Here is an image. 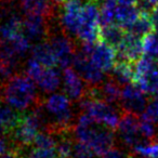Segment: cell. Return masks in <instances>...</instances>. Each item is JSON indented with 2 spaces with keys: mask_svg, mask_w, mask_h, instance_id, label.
I'll return each mask as SVG.
<instances>
[{
  "mask_svg": "<svg viewBox=\"0 0 158 158\" xmlns=\"http://www.w3.org/2000/svg\"><path fill=\"white\" fill-rule=\"evenodd\" d=\"M3 98L6 103L14 110H26L37 100L36 84L27 75H14L6 82Z\"/></svg>",
  "mask_w": 158,
  "mask_h": 158,
  "instance_id": "obj_2",
  "label": "cell"
},
{
  "mask_svg": "<svg viewBox=\"0 0 158 158\" xmlns=\"http://www.w3.org/2000/svg\"><path fill=\"white\" fill-rule=\"evenodd\" d=\"M19 60L16 55L0 47V77L8 80L14 76Z\"/></svg>",
  "mask_w": 158,
  "mask_h": 158,
  "instance_id": "obj_21",
  "label": "cell"
},
{
  "mask_svg": "<svg viewBox=\"0 0 158 158\" xmlns=\"http://www.w3.org/2000/svg\"><path fill=\"white\" fill-rule=\"evenodd\" d=\"M156 142H157V143H158V138H157V141H156Z\"/></svg>",
  "mask_w": 158,
  "mask_h": 158,
  "instance_id": "obj_36",
  "label": "cell"
},
{
  "mask_svg": "<svg viewBox=\"0 0 158 158\" xmlns=\"http://www.w3.org/2000/svg\"><path fill=\"white\" fill-rule=\"evenodd\" d=\"M117 133H118L120 140L123 142V144L130 147L132 151L139 145L149 142V141L145 140L141 134L139 116L128 114V113H125L121 116L118 127H117Z\"/></svg>",
  "mask_w": 158,
  "mask_h": 158,
  "instance_id": "obj_8",
  "label": "cell"
},
{
  "mask_svg": "<svg viewBox=\"0 0 158 158\" xmlns=\"http://www.w3.org/2000/svg\"><path fill=\"white\" fill-rule=\"evenodd\" d=\"M136 6L142 13L152 14V12L158 7V0H139Z\"/></svg>",
  "mask_w": 158,
  "mask_h": 158,
  "instance_id": "obj_31",
  "label": "cell"
},
{
  "mask_svg": "<svg viewBox=\"0 0 158 158\" xmlns=\"http://www.w3.org/2000/svg\"><path fill=\"white\" fill-rule=\"evenodd\" d=\"M116 52L118 60L135 63L143 55V39L126 33Z\"/></svg>",
  "mask_w": 158,
  "mask_h": 158,
  "instance_id": "obj_12",
  "label": "cell"
},
{
  "mask_svg": "<svg viewBox=\"0 0 158 158\" xmlns=\"http://www.w3.org/2000/svg\"><path fill=\"white\" fill-rule=\"evenodd\" d=\"M31 59L47 67H56L54 53L49 41H40L31 50Z\"/></svg>",
  "mask_w": 158,
  "mask_h": 158,
  "instance_id": "obj_15",
  "label": "cell"
},
{
  "mask_svg": "<svg viewBox=\"0 0 158 158\" xmlns=\"http://www.w3.org/2000/svg\"><path fill=\"white\" fill-rule=\"evenodd\" d=\"M141 117L153 123L155 126H158V97H153L148 100L146 108Z\"/></svg>",
  "mask_w": 158,
  "mask_h": 158,
  "instance_id": "obj_27",
  "label": "cell"
},
{
  "mask_svg": "<svg viewBox=\"0 0 158 158\" xmlns=\"http://www.w3.org/2000/svg\"><path fill=\"white\" fill-rule=\"evenodd\" d=\"M141 13L142 12L136 5L120 3L116 1L114 7V23L125 29L131 23H133Z\"/></svg>",
  "mask_w": 158,
  "mask_h": 158,
  "instance_id": "obj_14",
  "label": "cell"
},
{
  "mask_svg": "<svg viewBox=\"0 0 158 158\" xmlns=\"http://www.w3.org/2000/svg\"><path fill=\"white\" fill-rule=\"evenodd\" d=\"M21 9L25 15H38L47 18L51 14L50 0H21Z\"/></svg>",
  "mask_w": 158,
  "mask_h": 158,
  "instance_id": "obj_18",
  "label": "cell"
},
{
  "mask_svg": "<svg viewBox=\"0 0 158 158\" xmlns=\"http://www.w3.org/2000/svg\"><path fill=\"white\" fill-rule=\"evenodd\" d=\"M73 66H74V69L86 81V84L95 87L104 81L105 73L93 63L92 60L82 49L75 53Z\"/></svg>",
  "mask_w": 158,
  "mask_h": 158,
  "instance_id": "obj_9",
  "label": "cell"
},
{
  "mask_svg": "<svg viewBox=\"0 0 158 158\" xmlns=\"http://www.w3.org/2000/svg\"><path fill=\"white\" fill-rule=\"evenodd\" d=\"M26 74L46 93L54 92L62 84V76L57 67H47L29 57L26 66Z\"/></svg>",
  "mask_w": 158,
  "mask_h": 158,
  "instance_id": "obj_5",
  "label": "cell"
},
{
  "mask_svg": "<svg viewBox=\"0 0 158 158\" xmlns=\"http://www.w3.org/2000/svg\"><path fill=\"white\" fill-rule=\"evenodd\" d=\"M140 131L142 136L146 141L153 142L156 139V134H157L156 126L151 121L142 118V117H140Z\"/></svg>",
  "mask_w": 158,
  "mask_h": 158,
  "instance_id": "obj_28",
  "label": "cell"
},
{
  "mask_svg": "<svg viewBox=\"0 0 158 158\" xmlns=\"http://www.w3.org/2000/svg\"><path fill=\"white\" fill-rule=\"evenodd\" d=\"M47 18L38 15H25L23 19V31L31 42H40L47 35Z\"/></svg>",
  "mask_w": 158,
  "mask_h": 158,
  "instance_id": "obj_13",
  "label": "cell"
},
{
  "mask_svg": "<svg viewBox=\"0 0 158 158\" xmlns=\"http://www.w3.org/2000/svg\"><path fill=\"white\" fill-rule=\"evenodd\" d=\"M132 158H134V157H132Z\"/></svg>",
  "mask_w": 158,
  "mask_h": 158,
  "instance_id": "obj_38",
  "label": "cell"
},
{
  "mask_svg": "<svg viewBox=\"0 0 158 158\" xmlns=\"http://www.w3.org/2000/svg\"><path fill=\"white\" fill-rule=\"evenodd\" d=\"M155 158H158V157H155Z\"/></svg>",
  "mask_w": 158,
  "mask_h": 158,
  "instance_id": "obj_37",
  "label": "cell"
},
{
  "mask_svg": "<svg viewBox=\"0 0 158 158\" xmlns=\"http://www.w3.org/2000/svg\"><path fill=\"white\" fill-rule=\"evenodd\" d=\"M81 49L104 73L112 72L118 60L116 50L101 39L92 44H82Z\"/></svg>",
  "mask_w": 158,
  "mask_h": 158,
  "instance_id": "obj_6",
  "label": "cell"
},
{
  "mask_svg": "<svg viewBox=\"0 0 158 158\" xmlns=\"http://www.w3.org/2000/svg\"><path fill=\"white\" fill-rule=\"evenodd\" d=\"M119 103L123 113L140 116L144 113L148 103V99L146 97V93L135 82H131L126 85L121 89V97Z\"/></svg>",
  "mask_w": 158,
  "mask_h": 158,
  "instance_id": "obj_7",
  "label": "cell"
},
{
  "mask_svg": "<svg viewBox=\"0 0 158 158\" xmlns=\"http://www.w3.org/2000/svg\"><path fill=\"white\" fill-rule=\"evenodd\" d=\"M125 31L134 36V37L143 39L145 36H147L149 33L154 31V25L151 14L141 13L140 16L133 23H131L129 26L126 27Z\"/></svg>",
  "mask_w": 158,
  "mask_h": 158,
  "instance_id": "obj_16",
  "label": "cell"
},
{
  "mask_svg": "<svg viewBox=\"0 0 158 158\" xmlns=\"http://www.w3.org/2000/svg\"><path fill=\"white\" fill-rule=\"evenodd\" d=\"M57 153L55 148H34L28 158H56Z\"/></svg>",
  "mask_w": 158,
  "mask_h": 158,
  "instance_id": "obj_29",
  "label": "cell"
},
{
  "mask_svg": "<svg viewBox=\"0 0 158 158\" xmlns=\"http://www.w3.org/2000/svg\"><path fill=\"white\" fill-rule=\"evenodd\" d=\"M97 1H98V0H97Z\"/></svg>",
  "mask_w": 158,
  "mask_h": 158,
  "instance_id": "obj_39",
  "label": "cell"
},
{
  "mask_svg": "<svg viewBox=\"0 0 158 158\" xmlns=\"http://www.w3.org/2000/svg\"><path fill=\"white\" fill-rule=\"evenodd\" d=\"M33 145L36 148H55L56 136L48 130H41L36 135Z\"/></svg>",
  "mask_w": 158,
  "mask_h": 158,
  "instance_id": "obj_24",
  "label": "cell"
},
{
  "mask_svg": "<svg viewBox=\"0 0 158 158\" xmlns=\"http://www.w3.org/2000/svg\"><path fill=\"white\" fill-rule=\"evenodd\" d=\"M80 108L82 110V113L90 115L98 123L107 126L114 130L117 129L123 116L120 115L118 108L114 106V104L108 103L104 100L92 99L89 97H85L82 100H80Z\"/></svg>",
  "mask_w": 158,
  "mask_h": 158,
  "instance_id": "obj_3",
  "label": "cell"
},
{
  "mask_svg": "<svg viewBox=\"0 0 158 158\" xmlns=\"http://www.w3.org/2000/svg\"><path fill=\"white\" fill-rule=\"evenodd\" d=\"M56 158H69V157H61V156H57Z\"/></svg>",
  "mask_w": 158,
  "mask_h": 158,
  "instance_id": "obj_35",
  "label": "cell"
},
{
  "mask_svg": "<svg viewBox=\"0 0 158 158\" xmlns=\"http://www.w3.org/2000/svg\"><path fill=\"white\" fill-rule=\"evenodd\" d=\"M119 86L120 84H118L114 78L103 81L101 87H98L100 100H104L112 104L119 103L121 97V89Z\"/></svg>",
  "mask_w": 158,
  "mask_h": 158,
  "instance_id": "obj_20",
  "label": "cell"
},
{
  "mask_svg": "<svg viewBox=\"0 0 158 158\" xmlns=\"http://www.w3.org/2000/svg\"><path fill=\"white\" fill-rule=\"evenodd\" d=\"M95 156H97V154L90 145L80 142V141H77L74 143L70 158H94Z\"/></svg>",
  "mask_w": 158,
  "mask_h": 158,
  "instance_id": "obj_25",
  "label": "cell"
},
{
  "mask_svg": "<svg viewBox=\"0 0 158 158\" xmlns=\"http://www.w3.org/2000/svg\"><path fill=\"white\" fill-rule=\"evenodd\" d=\"M86 81L75 69L67 67L62 74L63 91L70 101H80L85 98L88 89L85 86Z\"/></svg>",
  "mask_w": 158,
  "mask_h": 158,
  "instance_id": "obj_11",
  "label": "cell"
},
{
  "mask_svg": "<svg viewBox=\"0 0 158 158\" xmlns=\"http://www.w3.org/2000/svg\"><path fill=\"white\" fill-rule=\"evenodd\" d=\"M117 2L120 3H130V5H136L139 0H116Z\"/></svg>",
  "mask_w": 158,
  "mask_h": 158,
  "instance_id": "obj_33",
  "label": "cell"
},
{
  "mask_svg": "<svg viewBox=\"0 0 158 158\" xmlns=\"http://www.w3.org/2000/svg\"><path fill=\"white\" fill-rule=\"evenodd\" d=\"M126 35L125 29L121 26L116 24L106 25V26H101V31H100V39L103 40L107 44L116 50L120 42L123 41V37Z\"/></svg>",
  "mask_w": 158,
  "mask_h": 158,
  "instance_id": "obj_19",
  "label": "cell"
},
{
  "mask_svg": "<svg viewBox=\"0 0 158 158\" xmlns=\"http://www.w3.org/2000/svg\"><path fill=\"white\" fill-rule=\"evenodd\" d=\"M100 156H101L100 158H132L133 157L132 154H128L123 149L118 148V147H115V146Z\"/></svg>",
  "mask_w": 158,
  "mask_h": 158,
  "instance_id": "obj_30",
  "label": "cell"
},
{
  "mask_svg": "<svg viewBox=\"0 0 158 158\" xmlns=\"http://www.w3.org/2000/svg\"><path fill=\"white\" fill-rule=\"evenodd\" d=\"M133 152L141 158H155L158 157V143L147 142L136 146Z\"/></svg>",
  "mask_w": 158,
  "mask_h": 158,
  "instance_id": "obj_26",
  "label": "cell"
},
{
  "mask_svg": "<svg viewBox=\"0 0 158 158\" xmlns=\"http://www.w3.org/2000/svg\"><path fill=\"white\" fill-rule=\"evenodd\" d=\"M52 1H54V2H66L67 0H52Z\"/></svg>",
  "mask_w": 158,
  "mask_h": 158,
  "instance_id": "obj_34",
  "label": "cell"
},
{
  "mask_svg": "<svg viewBox=\"0 0 158 158\" xmlns=\"http://www.w3.org/2000/svg\"><path fill=\"white\" fill-rule=\"evenodd\" d=\"M0 158H18L13 152H7V153L0 154Z\"/></svg>",
  "mask_w": 158,
  "mask_h": 158,
  "instance_id": "obj_32",
  "label": "cell"
},
{
  "mask_svg": "<svg viewBox=\"0 0 158 158\" xmlns=\"http://www.w3.org/2000/svg\"><path fill=\"white\" fill-rule=\"evenodd\" d=\"M143 55L154 59L158 57V33L155 31L143 38Z\"/></svg>",
  "mask_w": 158,
  "mask_h": 158,
  "instance_id": "obj_23",
  "label": "cell"
},
{
  "mask_svg": "<svg viewBox=\"0 0 158 158\" xmlns=\"http://www.w3.org/2000/svg\"><path fill=\"white\" fill-rule=\"evenodd\" d=\"M21 114L8 104H0V125L7 131V134L19 125L21 120Z\"/></svg>",
  "mask_w": 158,
  "mask_h": 158,
  "instance_id": "obj_22",
  "label": "cell"
},
{
  "mask_svg": "<svg viewBox=\"0 0 158 158\" xmlns=\"http://www.w3.org/2000/svg\"><path fill=\"white\" fill-rule=\"evenodd\" d=\"M73 133L77 141L90 145L97 155H102L114 147L116 141L114 129L98 123L86 113L78 117Z\"/></svg>",
  "mask_w": 158,
  "mask_h": 158,
  "instance_id": "obj_1",
  "label": "cell"
},
{
  "mask_svg": "<svg viewBox=\"0 0 158 158\" xmlns=\"http://www.w3.org/2000/svg\"><path fill=\"white\" fill-rule=\"evenodd\" d=\"M134 82L146 94L158 97V57L142 55L135 62Z\"/></svg>",
  "mask_w": 158,
  "mask_h": 158,
  "instance_id": "obj_4",
  "label": "cell"
},
{
  "mask_svg": "<svg viewBox=\"0 0 158 158\" xmlns=\"http://www.w3.org/2000/svg\"><path fill=\"white\" fill-rule=\"evenodd\" d=\"M49 42L54 53L56 67L63 69L70 67V65H73L76 52H74V46L69 38L63 35H56L51 38Z\"/></svg>",
  "mask_w": 158,
  "mask_h": 158,
  "instance_id": "obj_10",
  "label": "cell"
},
{
  "mask_svg": "<svg viewBox=\"0 0 158 158\" xmlns=\"http://www.w3.org/2000/svg\"><path fill=\"white\" fill-rule=\"evenodd\" d=\"M112 72L115 80L118 84L126 86L128 84L134 82V78H135V63L117 60L116 65L113 68Z\"/></svg>",
  "mask_w": 158,
  "mask_h": 158,
  "instance_id": "obj_17",
  "label": "cell"
}]
</instances>
